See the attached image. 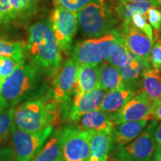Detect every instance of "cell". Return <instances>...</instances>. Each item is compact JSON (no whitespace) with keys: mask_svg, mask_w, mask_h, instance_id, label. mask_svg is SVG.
<instances>
[{"mask_svg":"<svg viewBox=\"0 0 161 161\" xmlns=\"http://www.w3.org/2000/svg\"><path fill=\"white\" fill-rule=\"evenodd\" d=\"M27 51L31 63L43 75L55 77L61 68V51L49 20L33 24L29 30Z\"/></svg>","mask_w":161,"mask_h":161,"instance_id":"6da1fadb","label":"cell"},{"mask_svg":"<svg viewBox=\"0 0 161 161\" xmlns=\"http://www.w3.org/2000/svg\"><path fill=\"white\" fill-rule=\"evenodd\" d=\"M60 104L48 93L31 98L16 106L14 123L16 128L28 132H37L60 120Z\"/></svg>","mask_w":161,"mask_h":161,"instance_id":"7a4b0ae2","label":"cell"},{"mask_svg":"<svg viewBox=\"0 0 161 161\" xmlns=\"http://www.w3.org/2000/svg\"><path fill=\"white\" fill-rule=\"evenodd\" d=\"M43 76L31 62H25L3 80L0 98L8 105L15 108L26 100L41 96L44 90Z\"/></svg>","mask_w":161,"mask_h":161,"instance_id":"3957f363","label":"cell"},{"mask_svg":"<svg viewBox=\"0 0 161 161\" xmlns=\"http://www.w3.org/2000/svg\"><path fill=\"white\" fill-rule=\"evenodd\" d=\"M110 0H92L77 14L80 31L86 37H98L117 29L119 19Z\"/></svg>","mask_w":161,"mask_h":161,"instance_id":"277c9868","label":"cell"},{"mask_svg":"<svg viewBox=\"0 0 161 161\" xmlns=\"http://www.w3.org/2000/svg\"><path fill=\"white\" fill-rule=\"evenodd\" d=\"M119 37L120 29H117L101 37L84 40L72 49V59L78 65L99 66L109 58Z\"/></svg>","mask_w":161,"mask_h":161,"instance_id":"5b68a950","label":"cell"},{"mask_svg":"<svg viewBox=\"0 0 161 161\" xmlns=\"http://www.w3.org/2000/svg\"><path fill=\"white\" fill-rule=\"evenodd\" d=\"M49 125L37 132H28L14 126L11 133L12 150L16 161H31L41 150L46 141L53 131Z\"/></svg>","mask_w":161,"mask_h":161,"instance_id":"8992f818","label":"cell"},{"mask_svg":"<svg viewBox=\"0 0 161 161\" xmlns=\"http://www.w3.org/2000/svg\"><path fill=\"white\" fill-rule=\"evenodd\" d=\"M158 121L152 119L140 136L112 154L118 161H152L155 149L154 130Z\"/></svg>","mask_w":161,"mask_h":161,"instance_id":"52a82bcc","label":"cell"},{"mask_svg":"<svg viewBox=\"0 0 161 161\" xmlns=\"http://www.w3.org/2000/svg\"><path fill=\"white\" fill-rule=\"evenodd\" d=\"M49 21L60 51L69 52L78 28L77 14L55 6Z\"/></svg>","mask_w":161,"mask_h":161,"instance_id":"ba28073f","label":"cell"},{"mask_svg":"<svg viewBox=\"0 0 161 161\" xmlns=\"http://www.w3.org/2000/svg\"><path fill=\"white\" fill-rule=\"evenodd\" d=\"M64 129L63 161H87L90 140L93 133L79 130L72 125L64 127Z\"/></svg>","mask_w":161,"mask_h":161,"instance_id":"9c48e42d","label":"cell"},{"mask_svg":"<svg viewBox=\"0 0 161 161\" xmlns=\"http://www.w3.org/2000/svg\"><path fill=\"white\" fill-rule=\"evenodd\" d=\"M78 68V64L69 58L66 60L55 76L49 93L60 104L61 110L71 101L73 96Z\"/></svg>","mask_w":161,"mask_h":161,"instance_id":"30bf717a","label":"cell"},{"mask_svg":"<svg viewBox=\"0 0 161 161\" xmlns=\"http://www.w3.org/2000/svg\"><path fill=\"white\" fill-rule=\"evenodd\" d=\"M106 92L98 87L83 95H73L71 101L61 110V116L72 124L86 113L100 109Z\"/></svg>","mask_w":161,"mask_h":161,"instance_id":"8fae6325","label":"cell"},{"mask_svg":"<svg viewBox=\"0 0 161 161\" xmlns=\"http://www.w3.org/2000/svg\"><path fill=\"white\" fill-rule=\"evenodd\" d=\"M120 35L129 51L142 60L146 69L151 68L150 53L154 44L143 32L134 25L131 19L122 22Z\"/></svg>","mask_w":161,"mask_h":161,"instance_id":"7c38bea8","label":"cell"},{"mask_svg":"<svg viewBox=\"0 0 161 161\" xmlns=\"http://www.w3.org/2000/svg\"><path fill=\"white\" fill-rule=\"evenodd\" d=\"M152 101L142 91H140L128 101L118 111L110 114L114 123L129 121L152 119Z\"/></svg>","mask_w":161,"mask_h":161,"instance_id":"4fadbf2b","label":"cell"},{"mask_svg":"<svg viewBox=\"0 0 161 161\" xmlns=\"http://www.w3.org/2000/svg\"><path fill=\"white\" fill-rule=\"evenodd\" d=\"M148 120L129 121L116 124L110 133L111 155L140 135L148 125Z\"/></svg>","mask_w":161,"mask_h":161,"instance_id":"5bb4252c","label":"cell"},{"mask_svg":"<svg viewBox=\"0 0 161 161\" xmlns=\"http://www.w3.org/2000/svg\"><path fill=\"white\" fill-rule=\"evenodd\" d=\"M78 129L91 131L93 134L99 132H111L115 125L110 114L100 109L94 110L84 114L72 124Z\"/></svg>","mask_w":161,"mask_h":161,"instance_id":"9a60e30c","label":"cell"},{"mask_svg":"<svg viewBox=\"0 0 161 161\" xmlns=\"http://www.w3.org/2000/svg\"><path fill=\"white\" fill-rule=\"evenodd\" d=\"M141 91L134 86L125 84L119 89L107 92L100 106V110L108 114H114L137 92Z\"/></svg>","mask_w":161,"mask_h":161,"instance_id":"2e32d148","label":"cell"},{"mask_svg":"<svg viewBox=\"0 0 161 161\" xmlns=\"http://www.w3.org/2000/svg\"><path fill=\"white\" fill-rule=\"evenodd\" d=\"M99 66L78 65L73 95H83L100 87Z\"/></svg>","mask_w":161,"mask_h":161,"instance_id":"e0dca14e","label":"cell"},{"mask_svg":"<svg viewBox=\"0 0 161 161\" xmlns=\"http://www.w3.org/2000/svg\"><path fill=\"white\" fill-rule=\"evenodd\" d=\"M64 134V127L53 130L41 150L31 161H63L62 150Z\"/></svg>","mask_w":161,"mask_h":161,"instance_id":"ac0fdd59","label":"cell"},{"mask_svg":"<svg viewBox=\"0 0 161 161\" xmlns=\"http://www.w3.org/2000/svg\"><path fill=\"white\" fill-rule=\"evenodd\" d=\"M146 69L142 60L137 56L130 52L126 63L118 68V70L123 79L125 84L134 86L141 90L142 78Z\"/></svg>","mask_w":161,"mask_h":161,"instance_id":"d6986e66","label":"cell"},{"mask_svg":"<svg viewBox=\"0 0 161 161\" xmlns=\"http://www.w3.org/2000/svg\"><path fill=\"white\" fill-rule=\"evenodd\" d=\"M111 132L93 134L90 144L87 161H109L111 155Z\"/></svg>","mask_w":161,"mask_h":161,"instance_id":"ffe728a7","label":"cell"},{"mask_svg":"<svg viewBox=\"0 0 161 161\" xmlns=\"http://www.w3.org/2000/svg\"><path fill=\"white\" fill-rule=\"evenodd\" d=\"M141 91L152 102L161 100V72L159 70L152 68L145 69L142 78Z\"/></svg>","mask_w":161,"mask_h":161,"instance_id":"44dd1931","label":"cell"},{"mask_svg":"<svg viewBox=\"0 0 161 161\" xmlns=\"http://www.w3.org/2000/svg\"><path fill=\"white\" fill-rule=\"evenodd\" d=\"M100 87L106 92L119 89L125 83L118 69L108 62H104L99 66Z\"/></svg>","mask_w":161,"mask_h":161,"instance_id":"7402d4cb","label":"cell"},{"mask_svg":"<svg viewBox=\"0 0 161 161\" xmlns=\"http://www.w3.org/2000/svg\"><path fill=\"white\" fill-rule=\"evenodd\" d=\"M152 7H159V5L155 2H142V3H116L115 8L116 14L119 20L125 21L130 19L136 14L146 15L147 11Z\"/></svg>","mask_w":161,"mask_h":161,"instance_id":"603a6c76","label":"cell"},{"mask_svg":"<svg viewBox=\"0 0 161 161\" xmlns=\"http://www.w3.org/2000/svg\"><path fill=\"white\" fill-rule=\"evenodd\" d=\"M14 110L0 98V145L7 140L14 127Z\"/></svg>","mask_w":161,"mask_h":161,"instance_id":"cb8c5ba5","label":"cell"},{"mask_svg":"<svg viewBox=\"0 0 161 161\" xmlns=\"http://www.w3.org/2000/svg\"><path fill=\"white\" fill-rule=\"evenodd\" d=\"M38 0H9L14 20L25 19L35 13Z\"/></svg>","mask_w":161,"mask_h":161,"instance_id":"d4e9b609","label":"cell"},{"mask_svg":"<svg viewBox=\"0 0 161 161\" xmlns=\"http://www.w3.org/2000/svg\"><path fill=\"white\" fill-rule=\"evenodd\" d=\"M130 52L120 35V37L116 42L109 58L107 60V62L118 69L126 63L130 56Z\"/></svg>","mask_w":161,"mask_h":161,"instance_id":"484cf974","label":"cell"},{"mask_svg":"<svg viewBox=\"0 0 161 161\" xmlns=\"http://www.w3.org/2000/svg\"><path fill=\"white\" fill-rule=\"evenodd\" d=\"M0 57H9L18 60H25V47L17 42L0 39Z\"/></svg>","mask_w":161,"mask_h":161,"instance_id":"4316f807","label":"cell"},{"mask_svg":"<svg viewBox=\"0 0 161 161\" xmlns=\"http://www.w3.org/2000/svg\"><path fill=\"white\" fill-rule=\"evenodd\" d=\"M25 63V60H16L9 57H0V78L4 80L14 70Z\"/></svg>","mask_w":161,"mask_h":161,"instance_id":"83f0119b","label":"cell"},{"mask_svg":"<svg viewBox=\"0 0 161 161\" xmlns=\"http://www.w3.org/2000/svg\"><path fill=\"white\" fill-rule=\"evenodd\" d=\"M92 0H53L55 6L63 8L72 13H78Z\"/></svg>","mask_w":161,"mask_h":161,"instance_id":"f1b7e54d","label":"cell"},{"mask_svg":"<svg viewBox=\"0 0 161 161\" xmlns=\"http://www.w3.org/2000/svg\"><path fill=\"white\" fill-rule=\"evenodd\" d=\"M131 21L134 25L136 28H137L139 30H140L141 31L143 32L145 35L149 38L152 43L154 44V32H153L152 27L147 22V18L146 16L140 14H136L133 16V17L131 18Z\"/></svg>","mask_w":161,"mask_h":161,"instance_id":"f546056e","label":"cell"},{"mask_svg":"<svg viewBox=\"0 0 161 161\" xmlns=\"http://www.w3.org/2000/svg\"><path fill=\"white\" fill-rule=\"evenodd\" d=\"M150 66L152 69L161 70V40L159 38V32H156L155 43H154L150 53Z\"/></svg>","mask_w":161,"mask_h":161,"instance_id":"4dcf8cb0","label":"cell"},{"mask_svg":"<svg viewBox=\"0 0 161 161\" xmlns=\"http://www.w3.org/2000/svg\"><path fill=\"white\" fill-rule=\"evenodd\" d=\"M14 21L9 0H0V26H7Z\"/></svg>","mask_w":161,"mask_h":161,"instance_id":"1f68e13d","label":"cell"},{"mask_svg":"<svg viewBox=\"0 0 161 161\" xmlns=\"http://www.w3.org/2000/svg\"><path fill=\"white\" fill-rule=\"evenodd\" d=\"M146 16L150 25L155 32L160 31L161 30V9L160 8H151L147 11Z\"/></svg>","mask_w":161,"mask_h":161,"instance_id":"d6a6232c","label":"cell"},{"mask_svg":"<svg viewBox=\"0 0 161 161\" xmlns=\"http://www.w3.org/2000/svg\"><path fill=\"white\" fill-rule=\"evenodd\" d=\"M14 154L11 147H0V161H13Z\"/></svg>","mask_w":161,"mask_h":161,"instance_id":"836d02e7","label":"cell"},{"mask_svg":"<svg viewBox=\"0 0 161 161\" xmlns=\"http://www.w3.org/2000/svg\"><path fill=\"white\" fill-rule=\"evenodd\" d=\"M151 117L152 119L161 121V100L153 102Z\"/></svg>","mask_w":161,"mask_h":161,"instance_id":"e575fe53","label":"cell"},{"mask_svg":"<svg viewBox=\"0 0 161 161\" xmlns=\"http://www.w3.org/2000/svg\"><path fill=\"white\" fill-rule=\"evenodd\" d=\"M154 140L156 148H161V122L158 123L154 128Z\"/></svg>","mask_w":161,"mask_h":161,"instance_id":"d590c367","label":"cell"},{"mask_svg":"<svg viewBox=\"0 0 161 161\" xmlns=\"http://www.w3.org/2000/svg\"><path fill=\"white\" fill-rule=\"evenodd\" d=\"M113 2H121V3H142V2H155L159 5V7L161 8V0H110Z\"/></svg>","mask_w":161,"mask_h":161,"instance_id":"8d00e7d4","label":"cell"},{"mask_svg":"<svg viewBox=\"0 0 161 161\" xmlns=\"http://www.w3.org/2000/svg\"><path fill=\"white\" fill-rule=\"evenodd\" d=\"M152 161H161V148H158L155 147Z\"/></svg>","mask_w":161,"mask_h":161,"instance_id":"74e56055","label":"cell"},{"mask_svg":"<svg viewBox=\"0 0 161 161\" xmlns=\"http://www.w3.org/2000/svg\"><path fill=\"white\" fill-rule=\"evenodd\" d=\"M3 80L1 79V78H0V91H1V87H2V84H3Z\"/></svg>","mask_w":161,"mask_h":161,"instance_id":"f35d334b","label":"cell"},{"mask_svg":"<svg viewBox=\"0 0 161 161\" xmlns=\"http://www.w3.org/2000/svg\"><path fill=\"white\" fill-rule=\"evenodd\" d=\"M159 38L161 40V31H160V32H159Z\"/></svg>","mask_w":161,"mask_h":161,"instance_id":"ab89813d","label":"cell"},{"mask_svg":"<svg viewBox=\"0 0 161 161\" xmlns=\"http://www.w3.org/2000/svg\"><path fill=\"white\" fill-rule=\"evenodd\" d=\"M160 72H161V70H160Z\"/></svg>","mask_w":161,"mask_h":161,"instance_id":"60d3db41","label":"cell"}]
</instances>
